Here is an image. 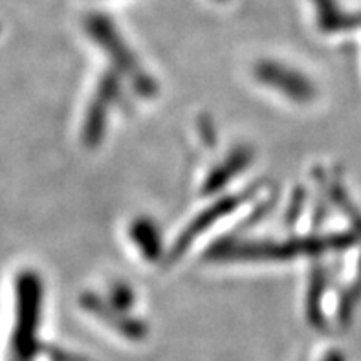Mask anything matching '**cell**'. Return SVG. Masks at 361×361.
<instances>
[{
	"label": "cell",
	"instance_id": "cell-1",
	"mask_svg": "<svg viewBox=\"0 0 361 361\" xmlns=\"http://www.w3.org/2000/svg\"><path fill=\"white\" fill-rule=\"evenodd\" d=\"M259 75L266 82L275 85V88H279V90H283L284 94H288L292 97L305 99V97L310 96V85L299 73H293L290 70L271 64V66H261Z\"/></svg>",
	"mask_w": 361,
	"mask_h": 361
},
{
	"label": "cell",
	"instance_id": "cell-2",
	"mask_svg": "<svg viewBox=\"0 0 361 361\" xmlns=\"http://www.w3.org/2000/svg\"><path fill=\"white\" fill-rule=\"evenodd\" d=\"M330 361H338V360H334V357H332V360H330Z\"/></svg>",
	"mask_w": 361,
	"mask_h": 361
}]
</instances>
